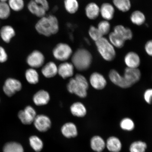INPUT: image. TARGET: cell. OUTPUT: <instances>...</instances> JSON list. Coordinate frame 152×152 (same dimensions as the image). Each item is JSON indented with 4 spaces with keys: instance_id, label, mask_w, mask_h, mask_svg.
Masks as SVG:
<instances>
[{
    "instance_id": "cell-1",
    "label": "cell",
    "mask_w": 152,
    "mask_h": 152,
    "mask_svg": "<svg viewBox=\"0 0 152 152\" xmlns=\"http://www.w3.org/2000/svg\"><path fill=\"white\" fill-rule=\"evenodd\" d=\"M35 28L38 33L45 37L55 35L59 29L58 19L53 15L45 16L40 18L35 25Z\"/></svg>"
},
{
    "instance_id": "cell-2",
    "label": "cell",
    "mask_w": 152,
    "mask_h": 152,
    "mask_svg": "<svg viewBox=\"0 0 152 152\" xmlns=\"http://www.w3.org/2000/svg\"><path fill=\"white\" fill-rule=\"evenodd\" d=\"M88 87L86 79L80 74H77L75 77L70 79L67 85L68 92L81 98L87 96Z\"/></svg>"
},
{
    "instance_id": "cell-3",
    "label": "cell",
    "mask_w": 152,
    "mask_h": 152,
    "mask_svg": "<svg viewBox=\"0 0 152 152\" xmlns=\"http://www.w3.org/2000/svg\"><path fill=\"white\" fill-rule=\"evenodd\" d=\"M72 64L79 71H83L90 67L92 61L91 53L86 49H78L71 57Z\"/></svg>"
},
{
    "instance_id": "cell-4",
    "label": "cell",
    "mask_w": 152,
    "mask_h": 152,
    "mask_svg": "<svg viewBox=\"0 0 152 152\" xmlns=\"http://www.w3.org/2000/svg\"><path fill=\"white\" fill-rule=\"evenodd\" d=\"M95 43L98 52L104 60L111 61L115 58L116 52L115 48L106 38L102 37Z\"/></svg>"
},
{
    "instance_id": "cell-5",
    "label": "cell",
    "mask_w": 152,
    "mask_h": 152,
    "mask_svg": "<svg viewBox=\"0 0 152 152\" xmlns=\"http://www.w3.org/2000/svg\"><path fill=\"white\" fill-rule=\"evenodd\" d=\"M53 54L56 60L65 61L72 57L73 50L67 44L60 43L57 44L53 49Z\"/></svg>"
},
{
    "instance_id": "cell-6",
    "label": "cell",
    "mask_w": 152,
    "mask_h": 152,
    "mask_svg": "<svg viewBox=\"0 0 152 152\" xmlns=\"http://www.w3.org/2000/svg\"><path fill=\"white\" fill-rule=\"evenodd\" d=\"M21 83L18 79L10 77L5 81L3 86V91L5 94L8 97L12 96L17 92L21 90Z\"/></svg>"
},
{
    "instance_id": "cell-7",
    "label": "cell",
    "mask_w": 152,
    "mask_h": 152,
    "mask_svg": "<svg viewBox=\"0 0 152 152\" xmlns=\"http://www.w3.org/2000/svg\"><path fill=\"white\" fill-rule=\"evenodd\" d=\"M37 112L31 106H28L23 110L18 113V117L21 122L23 124L28 125L33 123L37 117Z\"/></svg>"
},
{
    "instance_id": "cell-8",
    "label": "cell",
    "mask_w": 152,
    "mask_h": 152,
    "mask_svg": "<svg viewBox=\"0 0 152 152\" xmlns=\"http://www.w3.org/2000/svg\"><path fill=\"white\" fill-rule=\"evenodd\" d=\"M26 61L28 65L31 68H39L44 64L45 57L40 51L35 50L28 55Z\"/></svg>"
},
{
    "instance_id": "cell-9",
    "label": "cell",
    "mask_w": 152,
    "mask_h": 152,
    "mask_svg": "<svg viewBox=\"0 0 152 152\" xmlns=\"http://www.w3.org/2000/svg\"><path fill=\"white\" fill-rule=\"evenodd\" d=\"M34 126L38 131L41 132H47L52 125L50 118L43 115H37L33 122Z\"/></svg>"
},
{
    "instance_id": "cell-10",
    "label": "cell",
    "mask_w": 152,
    "mask_h": 152,
    "mask_svg": "<svg viewBox=\"0 0 152 152\" xmlns=\"http://www.w3.org/2000/svg\"><path fill=\"white\" fill-rule=\"evenodd\" d=\"M109 77L112 83L121 88H127L132 86L116 70H111L109 74Z\"/></svg>"
},
{
    "instance_id": "cell-11",
    "label": "cell",
    "mask_w": 152,
    "mask_h": 152,
    "mask_svg": "<svg viewBox=\"0 0 152 152\" xmlns=\"http://www.w3.org/2000/svg\"><path fill=\"white\" fill-rule=\"evenodd\" d=\"M90 84L93 88L96 90H102L107 85V81L104 76L98 72H94L90 78Z\"/></svg>"
},
{
    "instance_id": "cell-12",
    "label": "cell",
    "mask_w": 152,
    "mask_h": 152,
    "mask_svg": "<svg viewBox=\"0 0 152 152\" xmlns=\"http://www.w3.org/2000/svg\"><path fill=\"white\" fill-rule=\"evenodd\" d=\"M123 76L126 80L132 86L140 80L141 73L138 68L126 67L125 69Z\"/></svg>"
},
{
    "instance_id": "cell-13",
    "label": "cell",
    "mask_w": 152,
    "mask_h": 152,
    "mask_svg": "<svg viewBox=\"0 0 152 152\" xmlns=\"http://www.w3.org/2000/svg\"><path fill=\"white\" fill-rule=\"evenodd\" d=\"M75 66L72 63L64 62L58 67V73L64 79L71 77L74 73Z\"/></svg>"
},
{
    "instance_id": "cell-14",
    "label": "cell",
    "mask_w": 152,
    "mask_h": 152,
    "mask_svg": "<svg viewBox=\"0 0 152 152\" xmlns=\"http://www.w3.org/2000/svg\"><path fill=\"white\" fill-rule=\"evenodd\" d=\"M124 62L127 67L137 68L140 65V58L137 53L134 52H129L125 55Z\"/></svg>"
},
{
    "instance_id": "cell-15",
    "label": "cell",
    "mask_w": 152,
    "mask_h": 152,
    "mask_svg": "<svg viewBox=\"0 0 152 152\" xmlns=\"http://www.w3.org/2000/svg\"><path fill=\"white\" fill-rule=\"evenodd\" d=\"M61 130L63 136L66 138H75L78 135L77 127L73 123L68 122L64 124L62 126Z\"/></svg>"
},
{
    "instance_id": "cell-16",
    "label": "cell",
    "mask_w": 152,
    "mask_h": 152,
    "mask_svg": "<svg viewBox=\"0 0 152 152\" xmlns=\"http://www.w3.org/2000/svg\"><path fill=\"white\" fill-rule=\"evenodd\" d=\"M50 100V96L49 93L44 90H41L34 95L33 102L36 105L41 106L48 104Z\"/></svg>"
},
{
    "instance_id": "cell-17",
    "label": "cell",
    "mask_w": 152,
    "mask_h": 152,
    "mask_svg": "<svg viewBox=\"0 0 152 152\" xmlns=\"http://www.w3.org/2000/svg\"><path fill=\"white\" fill-rule=\"evenodd\" d=\"M122 147L121 140L116 137H110L106 142V148L110 152H120Z\"/></svg>"
},
{
    "instance_id": "cell-18",
    "label": "cell",
    "mask_w": 152,
    "mask_h": 152,
    "mask_svg": "<svg viewBox=\"0 0 152 152\" xmlns=\"http://www.w3.org/2000/svg\"><path fill=\"white\" fill-rule=\"evenodd\" d=\"M100 14L106 20H111L113 18L115 10L113 6L109 3H104L100 8Z\"/></svg>"
},
{
    "instance_id": "cell-19",
    "label": "cell",
    "mask_w": 152,
    "mask_h": 152,
    "mask_svg": "<svg viewBox=\"0 0 152 152\" xmlns=\"http://www.w3.org/2000/svg\"><path fill=\"white\" fill-rule=\"evenodd\" d=\"M90 147L93 151L102 152L106 148V142L99 136H93L90 140Z\"/></svg>"
},
{
    "instance_id": "cell-20",
    "label": "cell",
    "mask_w": 152,
    "mask_h": 152,
    "mask_svg": "<svg viewBox=\"0 0 152 152\" xmlns=\"http://www.w3.org/2000/svg\"><path fill=\"white\" fill-rule=\"evenodd\" d=\"M16 35L14 28L10 25H5L2 27L0 30V36L5 43L10 42L11 39Z\"/></svg>"
},
{
    "instance_id": "cell-21",
    "label": "cell",
    "mask_w": 152,
    "mask_h": 152,
    "mask_svg": "<svg viewBox=\"0 0 152 152\" xmlns=\"http://www.w3.org/2000/svg\"><path fill=\"white\" fill-rule=\"evenodd\" d=\"M28 9L30 12L35 16L41 18L46 16L47 11L40 5L34 1L31 0L28 3Z\"/></svg>"
},
{
    "instance_id": "cell-22",
    "label": "cell",
    "mask_w": 152,
    "mask_h": 152,
    "mask_svg": "<svg viewBox=\"0 0 152 152\" xmlns=\"http://www.w3.org/2000/svg\"><path fill=\"white\" fill-rule=\"evenodd\" d=\"M113 32L117 34L125 41L130 40L133 37V33L130 28L119 25L114 28Z\"/></svg>"
},
{
    "instance_id": "cell-23",
    "label": "cell",
    "mask_w": 152,
    "mask_h": 152,
    "mask_svg": "<svg viewBox=\"0 0 152 152\" xmlns=\"http://www.w3.org/2000/svg\"><path fill=\"white\" fill-rule=\"evenodd\" d=\"M42 73L48 78L54 77L58 72V67L54 62L50 61L47 63L41 70Z\"/></svg>"
},
{
    "instance_id": "cell-24",
    "label": "cell",
    "mask_w": 152,
    "mask_h": 152,
    "mask_svg": "<svg viewBox=\"0 0 152 152\" xmlns=\"http://www.w3.org/2000/svg\"><path fill=\"white\" fill-rule=\"evenodd\" d=\"M85 14L87 18L91 20H94L98 18L100 14V7L96 3L88 4L85 8Z\"/></svg>"
},
{
    "instance_id": "cell-25",
    "label": "cell",
    "mask_w": 152,
    "mask_h": 152,
    "mask_svg": "<svg viewBox=\"0 0 152 152\" xmlns=\"http://www.w3.org/2000/svg\"><path fill=\"white\" fill-rule=\"evenodd\" d=\"M71 112L73 115L77 117H83L87 113L85 106L81 102H75L72 104L70 107Z\"/></svg>"
},
{
    "instance_id": "cell-26",
    "label": "cell",
    "mask_w": 152,
    "mask_h": 152,
    "mask_svg": "<svg viewBox=\"0 0 152 152\" xmlns=\"http://www.w3.org/2000/svg\"><path fill=\"white\" fill-rule=\"evenodd\" d=\"M30 147L36 152H39L43 149L44 144L43 142L39 137L32 136L29 139Z\"/></svg>"
},
{
    "instance_id": "cell-27",
    "label": "cell",
    "mask_w": 152,
    "mask_h": 152,
    "mask_svg": "<svg viewBox=\"0 0 152 152\" xmlns=\"http://www.w3.org/2000/svg\"><path fill=\"white\" fill-rule=\"evenodd\" d=\"M25 77L26 81L31 84H36L39 81V75L36 70L30 68L26 70Z\"/></svg>"
},
{
    "instance_id": "cell-28",
    "label": "cell",
    "mask_w": 152,
    "mask_h": 152,
    "mask_svg": "<svg viewBox=\"0 0 152 152\" xmlns=\"http://www.w3.org/2000/svg\"><path fill=\"white\" fill-rule=\"evenodd\" d=\"M3 152H24L21 144L16 142H7L4 146Z\"/></svg>"
},
{
    "instance_id": "cell-29",
    "label": "cell",
    "mask_w": 152,
    "mask_h": 152,
    "mask_svg": "<svg viewBox=\"0 0 152 152\" xmlns=\"http://www.w3.org/2000/svg\"><path fill=\"white\" fill-rule=\"evenodd\" d=\"M109 37L110 42L114 47L121 48L124 46L125 41L115 32L110 33Z\"/></svg>"
},
{
    "instance_id": "cell-30",
    "label": "cell",
    "mask_w": 152,
    "mask_h": 152,
    "mask_svg": "<svg viewBox=\"0 0 152 152\" xmlns=\"http://www.w3.org/2000/svg\"><path fill=\"white\" fill-rule=\"evenodd\" d=\"M130 20L133 24L140 26L143 24L145 21V17L141 11L137 10L132 13Z\"/></svg>"
},
{
    "instance_id": "cell-31",
    "label": "cell",
    "mask_w": 152,
    "mask_h": 152,
    "mask_svg": "<svg viewBox=\"0 0 152 152\" xmlns=\"http://www.w3.org/2000/svg\"><path fill=\"white\" fill-rule=\"evenodd\" d=\"M64 4L66 10L70 14H75L79 9V3L77 0H64Z\"/></svg>"
},
{
    "instance_id": "cell-32",
    "label": "cell",
    "mask_w": 152,
    "mask_h": 152,
    "mask_svg": "<svg viewBox=\"0 0 152 152\" xmlns=\"http://www.w3.org/2000/svg\"><path fill=\"white\" fill-rule=\"evenodd\" d=\"M147 148V144L145 142L137 140L130 144L129 150L130 152H145Z\"/></svg>"
},
{
    "instance_id": "cell-33",
    "label": "cell",
    "mask_w": 152,
    "mask_h": 152,
    "mask_svg": "<svg viewBox=\"0 0 152 152\" xmlns=\"http://www.w3.org/2000/svg\"><path fill=\"white\" fill-rule=\"evenodd\" d=\"M113 2L116 7L121 12H128L131 7L130 0H113Z\"/></svg>"
},
{
    "instance_id": "cell-34",
    "label": "cell",
    "mask_w": 152,
    "mask_h": 152,
    "mask_svg": "<svg viewBox=\"0 0 152 152\" xmlns=\"http://www.w3.org/2000/svg\"><path fill=\"white\" fill-rule=\"evenodd\" d=\"M11 10L7 2L0 1V19L8 18L11 14Z\"/></svg>"
},
{
    "instance_id": "cell-35",
    "label": "cell",
    "mask_w": 152,
    "mask_h": 152,
    "mask_svg": "<svg viewBox=\"0 0 152 152\" xmlns=\"http://www.w3.org/2000/svg\"><path fill=\"white\" fill-rule=\"evenodd\" d=\"M120 126L123 130L131 132L134 130L135 124L132 119L129 118H125L121 120L120 123Z\"/></svg>"
},
{
    "instance_id": "cell-36",
    "label": "cell",
    "mask_w": 152,
    "mask_h": 152,
    "mask_svg": "<svg viewBox=\"0 0 152 152\" xmlns=\"http://www.w3.org/2000/svg\"><path fill=\"white\" fill-rule=\"evenodd\" d=\"M7 3L11 10L16 12L21 11L24 7V0H8Z\"/></svg>"
},
{
    "instance_id": "cell-37",
    "label": "cell",
    "mask_w": 152,
    "mask_h": 152,
    "mask_svg": "<svg viewBox=\"0 0 152 152\" xmlns=\"http://www.w3.org/2000/svg\"><path fill=\"white\" fill-rule=\"evenodd\" d=\"M97 28L102 35L104 36L109 33L111 26L108 21L104 20L100 21L98 23Z\"/></svg>"
},
{
    "instance_id": "cell-38",
    "label": "cell",
    "mask_w": 152,
    "mask_h": 152,
    "mask_svg": "<svg viewBox=\"0 0 152 152\" xmlns=\"http://www.w3.org/2000/svg\"><path fill=\"white\" fill-rule=\"evenodd\" d=\"M89 35L95 42L98 41L102 37L101 33H100L97 28L94 26H91L88 31Z\"/></svg>"
},
{
    "instance_id": "cell-39",
    "label": "cell",
    "mask_w": 152,
    "mask_h": 152,
    "mask_svg": "<svg viewBox=\"0 0 152 152\" xmlns=\"http://www.w3.org/2000/svg\"><path fill=\"white\" fill-rule=\"evenodd\" d=\"M144 98L145 102L149 104L152 103V88L146 90L144 94Z\"/></svg>"
},
{
    "instance_id": "cell-40",
    "label": "cell",
    "mask_w": 152,
    "mask_h": 152,
    "mask_svg": "<svg viewBox=\"0 0 152 152\" xmlns=\"http://www.w3.org/2000/svg\"><path fill=\"white\" fill-rule=\"evenodd\" d=\"M8 59V55L4 48L0 46V63H3Z\"/></svg>"
},
{
    "instance_id": "cell-41",
    "label": "cell",
    "mask_w": 152,
    "mask_h": 152,
    "mask_svg": "<svg viewBox=\"0 0 152 152\" xmlns=\"http://www.w3.org/2000/svg\"><path fill=\"white\" fill-rule=\"evenodd\" d=\"M36 3L40 5L47 11L49 10V5L47 0H34Z\"/></svg>"
},
{
    "instance_id": "cell-42",
    "label": "cell",
    "mask_w": 152,
    "mask_h": 152,
    "mask_svg": "<svg viewBox=\"0 0 152 152\" xmlns=\"http://www.w3.org/2000/svg\"><path fill=\"white\" fill-rule=\"evenodd\" d=\"M145 50L149 56H152V39L146 42L145 45Z\"/></svg>"
},
{
    "instance_id": "cell-43",
    "label": "cell",
    "mask_w": 152,
    "mask_h": 152,
    "mask_svg": "<svg viewBox=\"0 0 152 152\" xmlns=\"http://www.w3.org/2000/svg\"><path fill=\"white\" fill-rule=\"evenodd\" d=\"M8 1V0H0V1L3 2H7Z\"/></svg>"
},
{
    "instance_id": "cell-44",
    "label": "cell",
    "mask_w": 152,
    "mask_h": 152,
    "mask_svg": "<svg viewBox=\"0 0 152 152\" xmlns=\"http://www.w3.org/2000/svg\"><path fill=\"white\" fill-rule=\"evenodd\" d=\"M0 102H1V100H0Z\"/></svg>"
}]
</instances>
